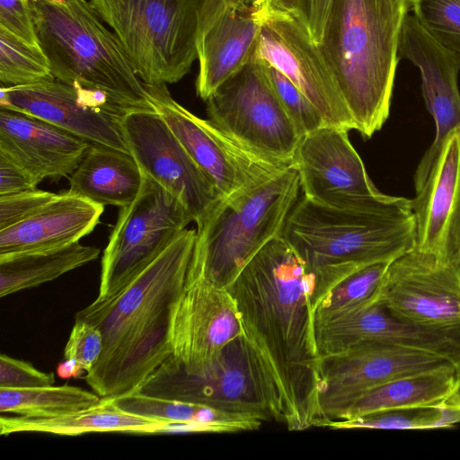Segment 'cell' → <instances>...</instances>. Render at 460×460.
<instances>
[{
    "label": "cell",
    "mask_w": 460,
    "mask_h": 460,
    "mask_svg": "<svg viewBox=\"0 0 460 460\" xmlns=\"http://www.w3.org/2000/svg\"><path fill=\"white\" fill-rule=\"evenodd\" d=\"M208 119L249 148L293 164L301 140L263 62L253 57L206 101Z\"/></svg>",
    "instance_id": "obj_9"
},
{
    "label": "cell",
    "mask_w": 460,
    "mask_h": 460,
    "mask_svg": "<svg viewBox=\"0 0 460 460\" xmlns=\"http://www.w3.org/2000/svg\"><path fill=\"white\" fill-rule=\"evenodd\" d=\"M0 27L30 44L40 46L31 0H0Z\"/></svg>",
    "instance_id": "obj_38"
},
{
    "label": "cell",
    "mask_w": 460,
    "mask_h": 460,
    "mask_svg": "<svg viewBox=\"0 0 460 460\" xmlns=\"http://www.w3.org/2000/svg\"><path fill=\"white\" fill-rule=\"evenodd\" d=\"M111 399L115 406L128 413L172 423L195 421L200 408L199 404L148 395L138 391Z\"/></svg>",
    "instance_id": "obj_34"
},
{
    "label": "cell",
    "mask_w": 460,
    "mask_h": 460,
    "mask_svg": "<svg viewBox=\"0 0 460 460\" xmlns=\"http://www.w3.org/2000/svg\"><path fill=\"white\" fill-rule=\"evenodd\" d=\"M145 87L153 110L210 179L221 198L258 184L293 164L263 155L209 119L196 116L172 98L167 84Z\"/></svg>",
    "instance_id": "obj_11"
},
{
    "label": "cell",
    "mask_w": 460,
    "mask_h": 460,
    "mask_svg": "<svg viewBox=\"0 0 460 460\" xmlns=\"http://www.w3.org/2000/svg\"><path fill=\"white\" fill-rule=\"evenodd\" d=\"M447 401L460 405V377L455 394Z\"/></svg>",
    "instance_id": "obj_42"
},
{
    "label": "cell",
    "mask_w": 460,
    "mask_h": 460,
    "mask_svg": "<svg viewBox=\"0 0 460 460\" xmlns=\"http://www.w3.org/2000/svg\"><path fill=\"white\" fill-rule=\"evenodd\" d=\"M0 108L49 122L91 144L130 154L121 119L124 111L102 94L56 78L27 85H1Z\"/></svg>",
    "instance_id": "obj_16"
},
{
    "label": "cell",
    "mask_w": 460,
    "mask_h": 460,
    "mask_svg": "<svg viewBox=\"0 0 460 460\" xmlns=\"http://www.w3.org/2000/svg\"><path fill=\"white\" fill-rule=\"evenodd\" d=\"M294 165L228 197L220 198L198 222L190 268L226 288L273 238L298 200Z\"/></svg>",
    "instance_id": "obj_6"
},
{
    "label": "cell",
    "mask_w": 460,
    "mask_h": 460,
    "mask_svg": "<svg viewBox=\"0 0 460 460\" xmlns=\"http://www.w3.org/2000/svg\"><path fill=\"white\" fill-rule=\"evenodd\" d=\"M459 377L460 372L453 368L394 379L359 394L329 420H351L391 410L438 406L455 394Z\"/></svg>",
    "instance_id": "obj_26"
},
{
    "label": "cell",
    "mask_w": 460,
    "mask_h": 460,
    "mask_svg": "<svg viewBox=\"0 0 460 460\" xmlns=\"http://www.w3.org/2000/svg\"><path fill=\"white\" fill-rule=\"evenodd\" d=\"M54 383L52 372L40 371L30 362L1 354L0 388L24 389L52 385Z\"/></svg>",
    "instance_id": "obj_37"
},
{
    "label": "cell",
    "mask_w": 460,
    "mask_h": 460,
    "mask_svg": "<svg viewBox=\"0 0 460 460\" xmlns=\"http://www.w3.org/2000/svg\"><path fill=\"white\" fill-rule=\"evenodd\" d=\"M37 186L25 170L0 154V196L36 189Z\"/></svg>",
    "instance_id": "obj_40"
},
{
    "label": "cell",
    "mask_w": 460,
    "mask_h": 460,
    "mask_svg": "<svg viewBox=\"0 0 460 460\" xmlns=\"http://www.w3.org/2000/svg\"><path fill=\"white\" fill-rule=\"evenodd\" d=\"M456 268L458 269V270H459V272H460V257H459V260H458V262H457Z\"/></svg>",
    "instance_id": "obj_43"
},
{
    "label": "cell",
    "mask_w": 460,
    "mask_h": 460,
    "mask_svg": "<svg viewBox=\"0 0 460 460\" xmlns=\"http://www.w3.org/2000/svg\"><path fill=\"white\" fill-rule=\"evenodd\" d=\"M195 238L196 230L183 229L120 289L75 314V320L93 324L103 337L98 362L82 377L101 398L137 391L172 356V308L186 282Z\"/></svg>",
    "instance_id": "obj_2"
},
{
    "label": "cell",
    "mask_w": 460,
    "mask_h": 460,
    "mask_svg": "<svg viewBox=\"0 0 460 460\" xmlns=\"http://www.w3.org/2000/svg\"><path fill=\"white\" fill-rule=\"evenodd\" d=\"M321 358L320 403L324 420L332 419L359 394L394 379L458 370L443 357L378 342L359 343Z\"/></svg>",
    "instance_id": "obj_17"
},
{
    "label": "cell",
    "mask_w": 460,
    "mask_h": 460,
    "mask_svg": "<svg viewBox=\"0 0 460 460\" xmlns=\"http://www.w3.org/2000/svg\"><path fill=\"white\" fill-rule=\"evenodd\" d=\"M376 299L402 321L460 332V272L431 253L414 248L391 261Z\"/></svg>",
    "instance_id": "obj_12"
},
{
    "label": "cell",
    "mask_w": 460,
    "mask_h": 460,
    "mask_svg": "<svg viewBox=\"0 0 460 460\" xmlns=\"http://www.w3.org/2000/svg\"><path fill=\"white\" fill-rule=\"evenodd\" d=\"M90 144L41 119L0 108V154L25 170L37 185L70 175Z\"/></svg>",
    "instance_id": "obj_22"
},
{
    "label": "cell",
    "mask_w": 460,
    "mask_h": 460,
    "mask_svg": "<svg viewBox=\"0 0 460 460\" xmlns=\"http://www.w3.org/2000/svg\"><path fill=\"white\" fill-rule=\"evenodd\" d=\"M255 57L284 74L317 108L327 126L356 128L318 43L297 16L262 11Z\"/></svg>",
    "instance_id": "obj_13"
},
{
    "label": "cell",
    "mask_w": 460,
    "mask_h": 460,
    "mask_svg": "<svg viewBox=\"0 0 460 460\" xmlns=\"http://www.w3.org/2000/svg\"><path fill=\"white\" fill-rule=\"evenodd\" d=\"M390 262L360 269L334 287L317 305L315 312H332L350 307L375 297Z\"/></svg>",
    "instance_id": "obj_32"
},
{
    "label": "cell",
    "mask_w": 460,
    "mask_h": 460,
    "mask_svg": "<svg viewBox=\"0 0 460 460\" xmlns=\"http://www.w3.org/2000/svg\"><path fill=\"white\" fill-rule=\"evenodd\" d=\"M143 179L130 154L90 144L70 174L68 191L102 206L123 208L135 200Z\"/></svg>",
    "instance_id": "obj_25"
},
{
    "label": "cell",
    "mask_w": 460,
    "mask_h": 460,
    "mask_svg": "<svg viewBox=\"0 0 460 460\" xmlns=\"http://www.w3.org/2000/svg\"><path fill=\"white\" fill-rule=\"evenodd\" d=\"M53 76L102 94L123 110H152L144 83L115 33L87 0H31Z\"/></svg>",
    "instance_id": "obj_5"
},
{
    "label": "cell",
    "mask_w": 460,
    "mask_h": 460,
    "mask_svg": "<svg viewBox=\"0 0 460 460\" xmlns=\"http://www.w3.org/2000/svg\"><path fill=\"white\" fill-rule=\"evenodd\" d=\"M411 204L415 248L456 267L460 257V124L444 139Z\"/></svg>",
    "instance_id": "obj_21"
},
{
    "label": "cell",
    "mask_w": 460,
    "mask_h": 460,
    "mask_svg": "<svg viewBox=\"0 0 460 460\" xmlns=\"http://www.w3.org/2000/svg\"><path fill=\"white\" fill-rule=\"evenodd\" d=\"M280 236L316 275V306L340 282L367 266L391 262L416 247L411 199L382 193L369 201L336 208L302 197Z\"/></svg>",
    "instance_id": "obj_3"
},
{
    "label": "cell",
    "mask_w": 460,
    "mask_h": 460,
    "mask_svg": "<svg viewBox=\"0 0 460 460\" xmlns=\"http://www.w3.org/2000/svg\"><path fill=\"white\" fill-rule=\"evenodd\" d=\"M349 131L323 126L301 138L293 165L306 199L346 208L364 204L382 194L351 145Z\"/></svg>",
    "instance_id": "obj_18"
},
{
    "label": "cell",
    "mask_w": 460,
    "mask_h": 460,
    "mask_svg": "<svg viewBox=\"0 0 460 460\" xmlns=\"http://www.w3.org/2000/svg\"><path fill=\"white\" fill-rule=\"evenodd\" d=\"M56 196V193L32 189L0 196V230L24 220Z\"/></svg>",
    "instance_id": "obj_36"
},
{
    "label": "cell",
    "mask_w": 460,
    "mask_h": 460,
    "mask_svg": "<svg viewBox=\"0 0 460 460\" xmlns=\"http://www.w3.org/2000/svg\"><path fill=\"white\" fill-rule=\"evenodd\" d=\"M137 391L218 410L257 413L272 420L268 382L242 334L225 347L209 368L190 374L172 356Z\"/></svg>",
    "instance_id": "obj_8"
},
{
    "label": "cell",
    "mask_w": 460,
    "mask_h": 460,
    "mask_svg": "<svg viewBox=\"0 0 460 460\" xmlns=\"http://www.w3.org/2000/svg\"><path fill=\"white\" fill-rule=\"evenodd\" d=\"M104 206L69 191L56 196L24 220L0 230V256L79 242L100 223Z\"/></svg>",
    "instance_id": "obj_23"
},
{
    "label": "cell",
    "mask_w": 460,
    "mask_h": 460,
    "mask_svg": "<svg viewBox=\"0 0 460 460\" xmlns=\"http://www.w3.org/2000/svg\"><path fill=\"white\" fill-rule=\"evenodd\" d=\"M101 399L95 392L67 384L24 389L0 388V412L54 417L87 409Z\"/></svg>",
    "instance_id": "obj_28"
},
{
    "label": "cell",
    "mask_w": 460,
    "mask_h": 460,
    "mask_svg": "<svg viewBox=\"0 0 460 460\" xmlns=\"http://www.w3.org/2000/svg\"><path fill=\"white\" fill-rule=\"evenodd\" d=\"M261 0H206L197 36V94L206 101L256 52Z\"/></svg>",
    "instance_id": "obj_19"
},
{
    "label": "cell",
    "mask_w": 460,
    "mask_h": 460,
    "mask_svg": "<svg viewBox=\"0 0 460 460\" xmlns=\"http://www.w3.org/2000/svg\"><path fill=\"white\" fill-rule=\"evenodd\" d=\"M89 1L145 84H175L190 73L206 0Z\"/></svg>",
    "instance_id": "obj_7"
},
{
    "label": "cell",
    "mask_w": 460,
    "mask_h": 460,
    "mask_svg": "<svg viewBox=\"0 0 460 460\" xmlns=\"http://www.w3.org/2000/svg\"><path fill=\"white\" fill-rule=\"evenodd\" d=\"M172 422L161 421L128 413L115 406L111 398L87 409L54 417H0V434L47 433L59 436H81L88 433L154 434L166 432Z\"/></svg>",
    "instance_id": "obj_24"
},
{
    "label": "cell",
    "mask_w": 460,
    "mask_h": 460,
    "mask_svg": "<svg viewBox=\"0 0 460 460\" xmlns=\"http://www.w3.org/2000/svg\"><path fill=\"white\" fill-rule=\"evenodd\" d=\"M100 250L75 242L68 245L0 256V296L36 288L99 257Z\"/></svg>",
    "instance_id": "obj_27"
},
{
    "label": "cell",
    "mask_w": 460,
    "mask_h": 460,
    "mask_svg": "<svg viewBox=\"0 0 460 460\" xmlns=\"http://www.w3.org/2000/svg\"><path fill=\"white\" fill-rule=\"evenodd\" d=\"M102 349L101 331L90 323L75 320L64 349L65 358L75 360L88 373L98 362Z\"/></svg>",
    "instance_id": "obj_35"
},
{
    "label": "cell",
    "mask_w": 460,
    "mask_h": 460,
    "mask_svg": "<svg viewBox=\"0 0 460 460\" xmlns=\"http://www.w3.org/2000/svg\"><path fill=\"white\" fill-rule=\"evenodd\" d=\"M398 54L419 68L423 98L436 127L434 140L421 157L414 173V188L418 191L444 139L460 124V92L457 83L460 56L438 44L409 13L405 15L402 26Z\"/></svg>",
    "instance_id": "obj_20"
},
{
    "label": "cell",
    "mask_w": 460,
    "mask_h": 460,
    "mask_svg": "<svg viewBox=\"0 0 460 460\" xmlns=\"http://www.w3.org/2000/svg\"><path fill=\"white\" fill-rule=\"evenodd\" d=\"M122 132L142 173L172 194L198 223L221 198L155 110L123 114Z\"/></svg>",
    "instance_id": "obj_15"
},
{
    "label": "cell",
    "mask_w": 460,
    "mask_h": 460,
    "mask_svg": "<svg viewBox=\"0 0 460 460\" xmlns=\"http://www.w3.org/2000/svg\"><path fill=\"white\" fill-rule=\"evenodd\" d=\"M55 78L40 46L26 42L0 27V83L13 87Z\"/></svg>",
    "instance_id": "obj_29"
},
{
    "label": "cell",
    "mask_w": 460,
    "mask_h": 460,
    "mask_svg": "<svg viewBox=\"0 0 460 460\" xmlns=\"http://www.w3.org/2000/svg\"><path fill=\"white\" fill-rule=\"evenodd\" d=\"M242 334L235 303L226 288L189 268L170 322L172 357L188 373L212 367L225 347Z\"/></svg>",
    "instance_id": "obj_14"
},
{
    "label": "cell",
    "mask_w": 460,
    "mask_h": 460,
    "mask_svg": "<svg viewBox=\"0 0 460 460\" xmlns=\"http://www.w3.org/2000/svg\"><path fill=\"white\" fill-rule=\"evenodd\" d=\"M332 0H298L297 18L307 28L313 40L321 41Z\"/></svg>",
    "instance_id": "obj_39"
},
{
    "label": "cell",
    "mask_w": 460,
    "mask_h": 460,
    "mask_svg": "<svg viewBox=\"0 0 460 460\" xmlns=\"http://www.w3.org/2000/svg\"><path fill=\"white\" fill-rule=\"evenodd\" d=\"M57 374L62 379H68L71 377L82 378L86 374V372L75 360L66 358L64 361L58 365Z\"/></svg>",
    "instance_id": "obj_41"
},
{
    "label": "cell",
    "mask_w": 460,
    "mask_h": 460,
    "mask_svg": "<svg viewBox=\"0 0 460 460\" xmlns=\"http://www.w3.org/2000/svg\"><path fill=\"white\" fill-rule=\"evenodd\" d=\"M261 61L280 103L301 137L327 126L317 108L284 74L270 64Z\"/></svg>",
    "instance_id": "obj_33"
},
{
    "label": "cell",
    "mask_w": 460,
    "mask_h": 460,
    "mask_svg": "<svg viewBox=\"0 0 460 460\" xmlns=\"http://www.w3.org/2000/svg\"><path fill=\"white\" fill-rule=\"evenodd\" d=\"M438 406L391 410L351 420L325 419L319 427L332 429H429L438 428Z\"/></svg>",
    "instance_id": "obj_31"
},
{
    "label": "cell",
    "mask_w": 460,
    "mask_h": 460,
    "mask_svg": "<svg viewBox=\"0 0 460 460\" xmlns=\"http://www.w3.org/2000/svg\"><path fill=\"white\" fill-rule=\"evenodd\" d=\"M316 275L280 235L226 287L241 332L268 382L272 420L288 430L319 427L321 356L314 336Z\"/></svg>",
    "instance_id": "obj_1"
},
{
    "label": "cell",
    "mask_w": 460,
    "mask_h": 460,
    "mask_svg": "<svg viewBox=\"0 0 460 460\" xmlns=\"http://www.w3.org/2000/svg\"><path fill=\"white\" fill-rule=\"evenodd\" d=\"M409 10L438 44L460 56V0H409Z\"/></svg>",
    "instance_id": "obj_30"
},
{
    "label": "cell",
    "mask_w": 460,
    "mask_h": 460,
    "mask_svg": "<svg viewBox=\"0 0 460 460\" xmlns=\"http://www.w3.org/2000/svg\"><path fill=\"white\" fill-rule=\"evenodd\" d=\"M190 222L193 217L181 201L144 175L135 200L119 208L103 251L97 297L111 296L125 286Z\"/></svg>",
    "instance_id": "obj_10"
},
{
    "label": "cell",
    "mask_w": 460,
    "mask_h": 460,
    "mask_svg": "<svg viewBox=\"0 0 460 460\" xmlns=\"http://www.w3.org/2000/svg\"><path fill=\"white\" fill-rule=\"evenodd\" d=\"M409 0H332L319 48L358 130L370 138L390 113Z\"/></svg>",
    "instance_id": "obj_4"
}]
</instances>
